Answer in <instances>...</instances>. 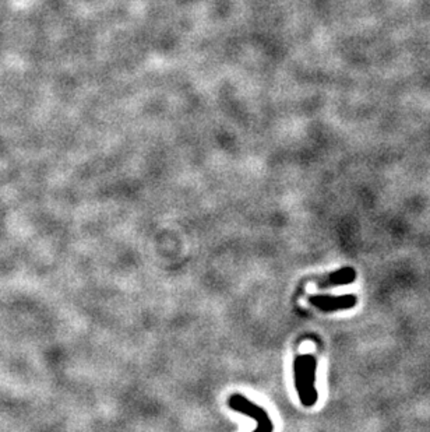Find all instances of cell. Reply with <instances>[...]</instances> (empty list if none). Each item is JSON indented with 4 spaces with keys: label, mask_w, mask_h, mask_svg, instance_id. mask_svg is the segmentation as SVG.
<instances>
[{
    "label": "cell",
    "mask_w": 430,
    "mask_h": 432,
    "mask_svg": "<svg viewBox=\"0 0 430 432\" xmlns=\"http://www.w3.org/2000/svg\"><path fill=\"white\" fill-rule=\"evenodd\" d=\"M228 406L233 411L245 414V416L256 420L257 426H256V430L253 432H272V430H274V424H272L267 411L265 409L259 407L257 404L252 403L243 394H239V393L232 394L228 400Z\"/></svg>",
    "instance_id": "cell-1"
},
{
    "label": "cell",
    "mask_w": 430,
    "mask_h": 432,
    "mask_svg": "<svg viewBox=\"0 0 430 432\" xmlns=\"http://www.w3.org/2000/svg\"><path fill=\"white\" fill-rule=\"evenodd\" d=\"M295 379L302 403L310 406L316 394H313V361L309 357H299L295 361Z\"/></svg>",
    "instance_id": "cell-2"
}]
</instances>
